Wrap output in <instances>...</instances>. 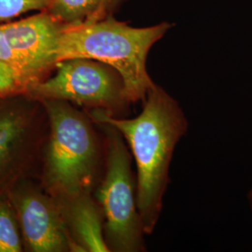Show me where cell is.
Returning a JSON list of instances; mask_svg holds the SVG:
<instances>
[{
  "instance_id": "6da1fadb",
  "label": "cell",
  "mask_w": 252,
  "mask_h": 252,
  "mask_svg": "<svg viewBox=\"0 0 252 252\" xmlns=\"http://www.w3.org/2000/svg\"><path fill=\"white\" fill-rule=\"evenodd\" d=\"M142 103L141 113L132 119L113 117L100 109L85 111L93 121L114 126L124 136L136 163L138 211L145 234H151L162 211L174 150L187 132L188 121L179 103L156 84Z\"/></svg>"
},
{
  "instance_id": "7a4b0ae2",
  "label": "cell",
  "mask_w": 252,
  "mask_h": 252,
  "mask_svg": "<svg viewBox=\"0 0 252 252\" xmlns=\"http://www.w3.org/2000/svg\"><path fill=\"white\" fill-rule=\"evenodd\" d=\"M49 121L39 182L57 202L94 193L105 169V138L85 110L62 100L42 101Z\"/></svg>"
},
{
  "instance_id": "3957f363",
  "label": "cell",
  "mask_w": 252,
  "mask_h": 252,
  "mask_svg": "<svg viewBox=\"0 0 252 252\" xmlns=\"http://www.w3.org/2000/svg\"><path fill=\"white\" fill-rule=\"evenodd\" d=\"M170 27L169 24L162 23L136 28L112 16L83 25L64 26L57 42L55 63L73 58L108 63L124 77L131 102H143L155 84L147 72V56Z\"/></svg>"
},
{
  "instance_id": "277c9868",
  "label": "cell",
  "mask_w": 252,
  "mask_h": 252,
  "mask_svg": "<svg viewBox=\"0 0 252 252\" xmlns=\"http://www.w3.org/2000/svg\"><path fill=\"white\" fill-rule=\"evenodd\" d=\"M95 123L104 135L106 147L104 174L94 191L104 215L105 242L109 252H146V234L137 207L132 153L114 126Z\"/></svg>"
},
{
  "instance_id": "5b68a950",
  "label": "cell",
  "mask_w": 252,
  "mask_h": 252,
  "mask_svg": "<svg viewBox=\"0 0 252 252\" xmlns=\"http://www.w3.org/2000/svg\"><path fill=\"white\" fill-rule=\"evenodd\" d=\"M50 121L42 101L27 94L0 96V197L41 174Z\"/></svg>"
},
{
  "instance_id": "8992f818",
  "label": "cell",
  "mask_w": 252,
  "mask_h": 252,
  "mask_svg": "<svg viewBox=\"0 0 252 252\" xmlns=\"http://www.w3.org/2000/svg\"><path fill=\"white\" fill-rule=\"evenodd\" d=\"M56 72L31 85L27 94L40 100H62L84 110L100 109L110 116L126 118L133 104L126 81L108 63L86 58L67 59L57 63Z\"/></svg>"
},
{
  "instance_id": "52a82bcc",
  "label": "cell",
  "mask_w": 252,
  "mask_h": 252,
  "mask_svg": "<svg viewBox=\"0 0 252 252\" xmlns=\"http://www.w3.org/2000/svg\"><path fill=\"white\" fill-rule=\"evenodd\" d=\"M25 252H84L70 234L58 203L38 180L22 182L9 194Z\"/></svg>"
},
{
  "instance_id": "ba28073f",
  "label": "cell",
  "mask_w": 252,
  "mask_h": 252,
  "mask_svg": "<svg viewBox=\"0 0 252 252\" xmlns=\"http://www.w3.org/2000/svg\"><path fill=\"white\" fill-rule=\"evenodd\" d=\"M64 25L49 13H40L15 23L1 25L22 68L34 83L55 68V52Z\"/></svg>"
},
{
  "instance_id": "9c48e42d",
  "label": "cell",
  "mask_w": 252,
  "mask_h": 252,
  "mask_svg": "<svg viewBox=\"0 0 252 252\" xmlns=\"http://www.w3.org/2000/svg\"><path fill=\"white\" fill-rule=\"evenodd\" d=\"M57 203L74 240L84 252H109L104 238L103 211L94 193L81 194Z\"/></svg>"
},
{
  "instance_id": "30bf717a",
  "label": "cell",
  "mask_w": 252,
  "mask_h": 252,
  "mask_svg": "<svg viewBox=\"0 0 252 252\" xmlns=\"http://www.w3.org/2000/svg\"><path fill=\"white\" fill-rule=\"evenodd\" d=\"M125 0H50L46 9L64 26H78L108 18Z\"/></svg>"
},
{
  "instance_id": "8fae6325",
  "label": "cell",
  "mask_w": 252,
  "mask_h": 252,
  "mask_svg": "<svg viewBox=\"0 0 252 252\" xmlns=\"http://www.w3.org/2000/svg\"><path fill=\"white\" fill-rule=\"evenodd\" d=\"M25 252L18 218L9 195L0 197V252Z\"/></svg>"
},
{
  "instance_id": "7c38bea8",
  "label": "cell",
  "mask_w": 252,
  "mask_h": 252,
  "mask_svg": "<svg viewBox=\"0 0 252 252\" xmlns=\"http://www.w3.org/2000/svg\"><path fill=\"white\" fill-rule=\"evenodd\" d=\"M50 0H0V21L16 17L31 10H46Z\"/></svg>"
},
{
  "instance_id": "4fadbf2b",
  "label": "cell",
  "mask_w": 252,
  "mask_h": 252,
  "mask_svg": "<svg viewBox=\"0 0 252 252\" xmlns=\"http://www.w3.org/2000/svg\"><path fill=\"white\" fill-rule=\"evenodd\" d=\"M0 61L3 62V63H8L13 68H15V69H17L19 71L25 74L17 56L13 53L12 49L9 46V42L6 38V36H5V34H4V32L1 28V25H0Z\"/></svg>"
},
{
  "instance_id": "5bb4252c",
  "label": "cell",
  "mask_w": 252,
  "mask_h": 252,
  "mask_svg": "<svg viewBox=\"0 0 252 252\" xmlns=\"http://www.w3.org/2000/svg\"><path fill=\"white\" fill-rule=\"evenodd\" d=\"M250 201H251V204H252V189L251 190V192H250Z\"/></svg>"
}]
</instances>
